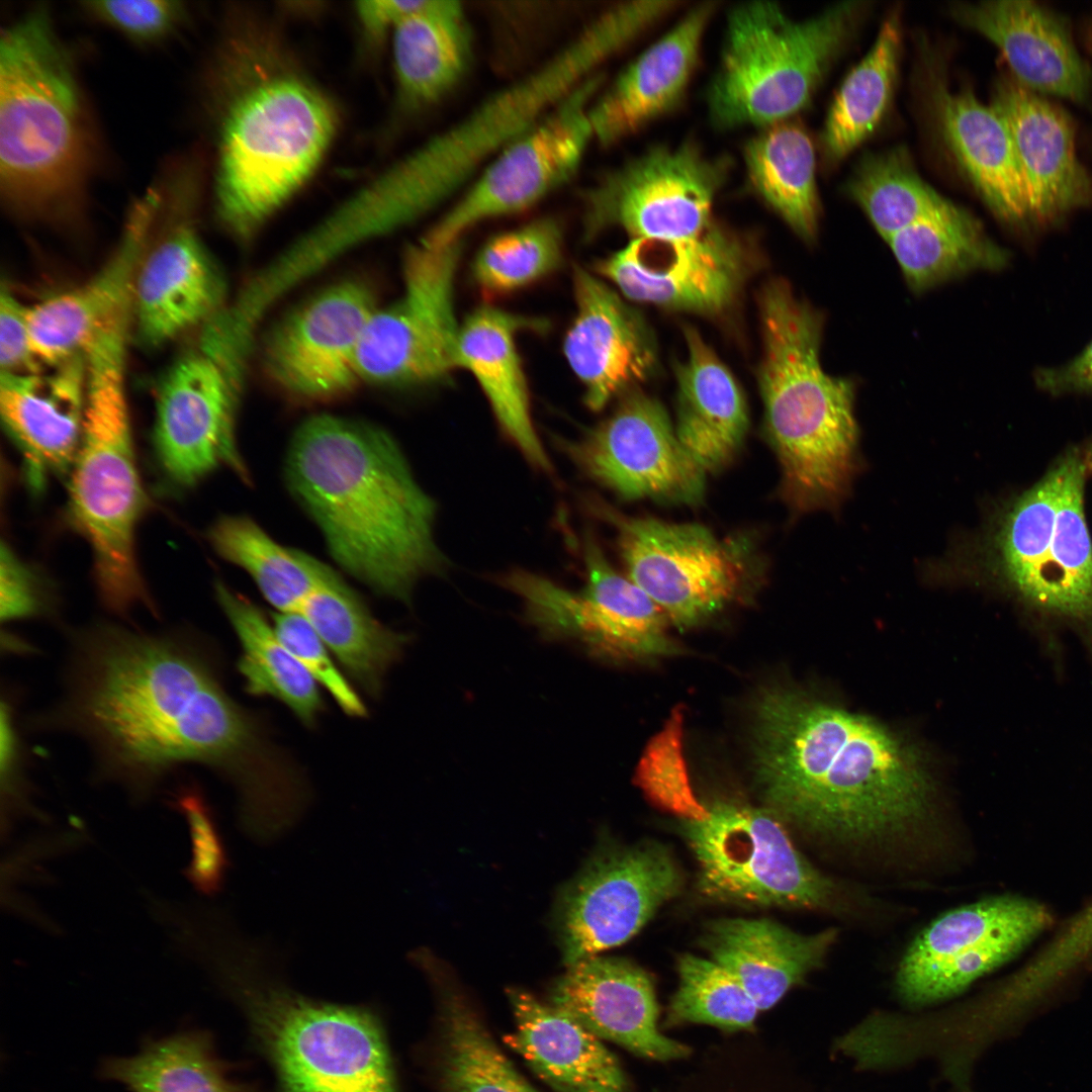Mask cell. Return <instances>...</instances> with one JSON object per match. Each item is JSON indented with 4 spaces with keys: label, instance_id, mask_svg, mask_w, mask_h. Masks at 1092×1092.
<instances>
[{
    "label": "cell",
    "instance_id": "cell-1",
    "mask_svg": "<svg viewBox=\"0 0 1092 1092\" xmlns=\"http://www.w3.org/2000/svg\"><path fill=\"white\" fill-rule=\"evenodd\" d=\"M64 694L43 720L84 739L104 781L135 804L184 764L217 772L236 789L244 831L292 822L309 791L258 719L226 693L196 641L98 625L75 634Z\"/></svg>",
    "mask_w": 1092,
    "mask_h": 1092
},
{
    "label": "cell",
    "instance_id": "cell-2",
    "mask_svg": "<svg viewBox=\"0 0 1092 1092\" xmlns=\"http://www.w3.org/2000/svg\"><path fill=\"white\" fill-rule=\"evenodd\" d=\"M754 720L756 784L784 822L857 842L899 834L927 815L929 776L876 721L780 689L759 696Z\"/></svg>",
    "mask_w": 1092,
    "mask_h": 1092
},
{
    "label": "cell",
    "instance_id": "cell-3",
    "mask_svg": "<svg viewBox=\"0 0 1092 1092\" xmlns=\"http://www.w3.org/2000/svg\"><path fill=\"white\" fill-rule=\"evenodd\" d=\"M213 198L235 237L250 239L314 175L339 129L333 99L283 41L233 23L211 63Z\"/></svg>",
    "mask_w": 1092,
    "mask_h": 1092
},
{
    "label": "cell",
    "instance_id": "cell-4",
    "mask_svg": "<svg viewBox=\"0 0 1092 1092\" xmlns=\"http://www.w3.org/2000/svg\"><path fill=\"white\" fill-rule=\"evenodd\" d=\"M285 473L335 560L380 595L406 603L422 577L444 568L436 503L385 431L313 416L292 437Z\"/></svg>",
    "mask_w": 1092,
    "mask_h": 1092
},
{
    "label": "cell",
    "instance_id": "cell-5",
    "mask_svg": "<svg viewBox=\"0 0 1092 1092\" xmlns=\"http://www.w3.org/2000/svg\"><path fill=\"white\" fill-rule=\"evenodd\" d=\"M758 308L757 382L783 497L797 514L836 510L859 463L854 383L823 370L824 315L786 280L763 285Z\"/></svg>",
    "mask_w": 1092,
    "mask_h": 1092
},
{
    "label": "cell",
    "instance_id": "cell-6",
    "mask_svg": "<svg viewBox=\"0 0 1092 1092\" xmlns=\"http://www.w3.org/2000/svg\"><path fill=\"white\" fill-rule=\"evenodd\" d=\"M94 136L73 59L49 9L33 7L0 38V191L27 216L64 213L81 199Z\"/></svg>",
    "mask_w": 1092,
    "mask_h": 1092
},
{
    "label": "cell",
    "instance_id": "cell-7",
    "mask_svg": "<svg viewBox=\"0 0 1092 1092\" xmlns=\"http://www.w3.org/2000/svg\"><path fill=\"white\" fill-rule=\"evenodd\" d=\"M266 956L233 929L210 935L196 965L242 1007L280 1092H397L377 1016L303 996L267 971Z\"/></svg>",
    "mask_w": 1092,
    "mask_h": 1092
},
{
    "label": "cell",
    "instance_id": "cell-8",
    "mask_svg": "<svg viewBox=\"0 0 1092 1092\" xmlns=\"http://www.w3.org/2000/svg\"><path fill=\"white\" fill-rule=\"evenodd\" d=\"M615 52L609 31L587 24L544 64L486 97L358 189L349 199L355 217L381 237L428 213Z\"/></svg>",
    "mask_w": 1092,
    "mask_h": 1092
},
{
    "label": "cell",
    "instance_id": "cell-9",
    "mask_svg": "<svg viewBox=\"0 0 1092 1092\" xmlns=\"http://www.w3.org/2000/svg\"><path fill=\"white\" fill-rule=\"evenodd\" d=\"M1091 473L1092 443L1071 448L981 534L959 541L933 574L992 582L1043 613L1092 619V539L1084 511Z\"/></svg>",
    "mask_w": 1092,
    "mask_h": 1092
},
{
    "label": "cell",
    "instance_id": "cell-10",
    "mask_svg": "<svg viewBox=\"0 0 1092 1092\" xmlns=\"http://www.w3.org/2000/svg\"><path fill=\"white\" fill-rule=\"evenodd\" d=\"M132 318L112 317L85 350L86 408L82 438L69 473V514L89 543L99 596L125 614L153 609L139 571L135 532L147 496L139 474L125 389Z\"/></svg>",
    "mask_w": 1092,
    "mask_h": 1092
},
{
    "label": "cell",
    "instance_id": "cell-11",
    "mask_svg": "<svg viewBox=\"0 0 1092 1092\" xmlns=\"http://www.w3.org/2000/svg\"><path fill=\"white\" fill-rule=\"evenodd\" d=\"M861 4L838 3L803 20L770 1L731 8L706 93L713 125L760 129L790 120L809 103L852 32Z\"/></svg>",
    "mask_w": 1092,
    "mask_h": 1092
},
{
    "label": "cell",
    "instance_id": "cell-12",
    "mask_svg": "<svg viewBox=\"0 0 1092 1092\" xmlns=\"http://www.w3.org/2000/svg\"><path fill=\"white\" fill-rule=\"evenodd\" d=\"M707 808L705 820L680 822L705 898L757 907L840 908L837 885L798 850L776 814L732 801Z\"/></svg>",
    "mask_w": 1092,
    "mask_h": 1092
},
{
    "label": "cell",
    "instance_id": "cell-13",
    "mask_svg": "<svg viewBox=\"0 0 1092 1092\" xmlns=\"http://www.w3.org/2000/svg\"><path fill=\"white\" fill-rule=\"evenodd\" d=\"M198 330L162 375L155 399V456L181 488L222 466L248 478L236 441L244 369L208 329Z\"/></svg>",
    "mask_w": 1092,
    "mask_h": 1092
},
{
    "label": "cell",
    "instance_id": "cell-14",
    "mask_svg": "<svg viewBox=\"0 0 1092 1092\" xmlns=\"http://www.w3.org/2000/svg\"><path fill=\"white\" fill-rule=\"evenodd\" d=\"M731 169L729 157L709 156L693 141L653 146L583 191V236L620 228L631 239L697 237L713 223Z\"/></svg>",
    "mask_w": 1092,
    "mask_h": 1092
},
{
    "label": "cell",
    "instance_id": "cell-15",
    "mask_svg": "<svg viewBox=\"0 0 1092 1092\" xmlns=\"http://www.w3.org/2000/svg\"><path fill=\"white\" fill-rule=\"evenodd\" d=\"M581 552L585 584L578 592L522 569L497 581L522 599L528 622L546 639H575L611 657L678 653L666 634L663 611L611 565L589 532L584 533Z\"/></svg>",
    "mask_w": 1092,
    "mask_h": 1092
},
{
    "label": "cell",
    "instance_id": "cell-16",
    "mask_svg": "<svg viewBox=\"0 0 1092 1092\" xmlns=\"http://www.w3.org/2000/svg\"><path fill=\"white\" fill-rule=\"evenodd\" d=\"M601 84L593 74L503 148L421 242L447 247L476 223L522 211L567 183L595 141L588 110Z\"/></svg>",
    "mask_w": 1092,
    "mask_h": 1092
},
{
    "label": "cell",
    "instance_id": "cell-17",
    "mask_svg": "<svg viewBox=\"0 0 1092 1092\" xmlns=\"http://www.w3.org/2000/svg\"><path fill=\"white\" fill-rule=\"evenodd\" d=\"M459 242L444 248L420 243L403 258V290L370 317L357 353L360 380L415 385L444 379L458 365L454 285Z\"/></svg>",
    "mask_w": 1092,
    "mask_h": 1092
},
{
    "label": "cell",
    "instance_id": "cell-18",
    "mask_svg": "<svg viewBox=\"0 0 1092 1092\" xmlns=\"http://www.w3.org/2000/svg\"><path fill=\"white\" fill-rule=\"evenodd\" d=\"M588 509L616 528L627 576L679 628L726 606L744 578V556L699 524L622 515L599 499Z\"/></svg>",
    "mask_w": 1092,
    "mask_h": 1092
},
{
    "label": "cell",
    "instance_id": "cell-19",
    "mask_svg": "<svg viewBox=\"0 0 1092 1092\" xmlns=\"http://www.w3.org/2000/svg\"><path fill=\"white\" fill-rule=\"evenodd\" d=\"M681 885L679 867L658 842L597 850L558 897L555 925L564 965L628 941Z\"/></svg>",
    "mask_w": 1092,
    "mask_h": 1092
},
{
    "label": "cell",
    "instance_id": "cell-20",
    "mask_svg": "<svg viewBox=\"0 0 1092 1092\" xmlns=\"http://www.w3.org/2000/svg\"><path fill=\"white\" fill-rule=\"evenodd\" d=\"M159 182L170 219L143 259L132 295V327L148 348L199 329L224 307L222 277L189 216L200 186L196 165L179 162Z\"/></svg>",
    "mask_w": 1092,
    "mask_h": 1092
},
{
    "label": "cell",
    "instance_id": "cell-21",
    "mask_svg": "<svg viewBox=\"0 0 1092 1092\" xmlns=\"http://www.w3.org/2000/svg\"><path fill=\"white\" fill-rule=\"evenodd\" d=\"M752 243L717 221L681 240L631 239L595 264L629 300L700 315L732 307L755 267Z\"/></svg>",
    "mask_w": 1092,
    "mask_h": 1092
},
{
    "label": "cell",
    "instance_id": "cell-22",
    "mask_svg": "<svg viewBox=\"0 0 1092 1092\" xmlns=\"http://www.w3.org/2000/svg\"><path fill=\"white\" fill-rule=\"evenodd\" d=\"M559 446L586 476L622 498L696 505L706 472L680 443L662 403L638 387L574 441Z\"/></svg>",
    "mask_w": 1092,
    "mask_h": 1092
},
{
    "label": "cell",
    "instance_id": "cell-23",
    "mask_svg": "<svg viewBox=\"0 0 1092 1092\" xmlns=\"http://www.w3.org/2000/svg\"><path fill=\"white\" fill-rule=\"evenodd\" d=\"M1051 922L1041 905L995 897L956 908L930 923L904 954L899 997L924 1006L949 998L1016 956Z\"/></svg>",
    "mask_w": 1092,
    "mask_h": 1092
},
{
    "label": "cell",
    "instance_id": "cell-24",
    "mask_svg": "<svg viewBox=\"0 0 1092 1092\" xmlns=\"http://www.w3.org/2000/svg\"><path fill=\"white\" fill-rule=\"evenodd\" d=\"M377 308L372 290L356 280L320 292L268 333L262 348L268 375L302 398L324 400L347 393L360 380L357 353Z\"/></svg>",
    "mask_w": 1092,
    "mask_h": 1092
},
{
    "label": "cell",
    "instance_id": "cell-25",
    "mask_svg": "<svg viewBox=\"0 0 1092 1092\" xmlns=\"http://www.w3.org/2000/svg\"><path fill=\"white\" fill-rule=\"evenodd\" d=\"M162 192L158 181L131 204L118 242L86 282L27 306L33 355L51 366L84 354L97 332L132 303L133 288L156 226Z\"/></svg>",
    "mask_w": 1092,
    "mask_h": 1092
},
{
    "label": "cell",
    "instance_id": "cell-26",
    "mask_svg": "<svg viewBox=\"0 0 1092 1092\" xmlns=\"http://www.w3.org/2000/svg\"><path fill=\"white\" fill-rule=\"evenodd\" d=\"M573 292L576 312L563 352L583 386L584 403L597 412L655 374L658 347L644 315L579 266Z\"/></svg>",
    "mask_w": 1092,
    "mask_h": 1092
},
{
    "label": "cell",
    "instance_id": "cell-27",
    "mask_svg": "<svg viewBox=\"0 0 1092 1092\" xmlns=\"http://www.w3.org/2000/svg\"><path fill=\"white\" fill-rule=\"evenodd\" d=\"M991 106L1005 121L1025 177L1034 241L1092 206V176L1078 159L1068 114L1013 77L995 86Z\"/></svg>",
    "mask_w": 1092,
    "mask_h": 1092
},
{
    "label": "cell",
    "instance_id": "cell-28",
    "mask_svg": "<svg viewBox=\"0 0 1092 1092\" xmlns=\"http://www.w3.org/2000/svg\"><path fill=\"white\" fill-rule=\"evenodd\" d=\"M86 384L85 353L33 371L1 372L2 424L33 490L71 471L82 438Z\"/></svg>",
    "mask_w": 1092,
    "mask_h": 1092
},
{
    "label": "cell",
    "instance_id": "cell-29",
    "mask_svg": "<svg viewBox=\"0 0 1092 1092\" xmlns=\"http://www.w3.org/2000/svg\"><path fill=\"white\" fill-rule=\"evenodd\" d=\"M566 968L550 989L551 1005L602 1040L651 1061L680 1060L690 1054L688 1045L660 1030L654 985L642 968L604 957Z\"/></svg>",
    "mask_w": 1092,
    "mask_h": 1092
},
{
    "label": "cell",
    "instance_id": "cell-30",
    "mask_svg": "<svg viewBox=\"0 0 1092 1092\" xmlns=\"http://www.w3.org/2000/svg\"><path fill=\"white\" fill-rule=\"evenodd\" d=\"M717 2H702L627 65L593 100L594 138L609 147L674 111L685 99Z\"/></svg>",
    "mask_w": 1092,
    "mask_h": 1092
},
{
    "label": "cell",
    "instance_id": "cell-31",
    "mask_svg": "<svg viewBox=\"0 0 1092 1092\" xmlns=\"http://www.w3.org/2000/svg\"><path fill=\"white\" fill-rule=\"evenodd\" d=\"M953 18L1003 54L1013 78L1035 93L1083 103L1092 92V68L1080 56L1065 17L1033 1L957 3Z\"/></svg>",
    "mask_w": 1092,
    "mask_h": 1092
},
{
    "label": "cell",
    "instance_id": "cell-32",
    "mask_svg": "<svg viewBox=\"0 0 1092 1092\" xmlns=\"http://www.w3.org/2000/svg\"><path fill=\"white\" fill-rule=\"evenodd\" d=\"M933 101L941 136L977 194L1000 222L1033 243L1029 191L1003 118L970 90L937 86Z\"/></svg>",
    "mask_w": 1092,
    "mask_h": 1092
},
{
    "label": "cell",
    "instance_id": "cell-33",
    "mask_svg": "<svg viewBox=\"0 0 1092 1092\" xmlns=\"http://www.w3.org/2000/svg\"><path fill=\"white\" fill-rule=\"evenodd\" d=\"M548 323L483 305L460 325L458 365L478 382L506 436L535 468L552 473L533 424L527 381L516 346L520 332H543Z\"/></svg>",
    "mask_w": 1092,
    "mask_h": 1092
},
{
    "label": "cell",
    "instance_id": "cell-34",
    "mask_svg": "<svg viewBox=\"0 0 1092 1092\" xmlns=\"http://www.w3.org/2000/svg\"><path fill=\"white\" fill-rule=\"evenodd\" d=\"M507 994L515 1027L506 1043L548 1086L557 1092H627V1076L600 1037L524 990Z\"/></svg>",
    "mask_w": 1092,
    "mask_h": 1092
},
{
    "label": "cell",
    "instance_id": "cell-35",
    "mask_svg": "<svg viewBox=\"0 0 1092 1092\" xmlns=\"http://www.w3.org/2000/svg\"><path fill=\"white\" fill-rule=\"evenodd\" d=\"M837 931L801 934L770 919L721 918L710 922L702 945L729 971L760 1011L774 1007L819 968Z\"/></svg>",
    "mask_w": 1092,
    "mask_h": 1092
},
{
    "label": "cell",
    "instance_id": "cell-36",
    "mask_svg": "<svg viewBox=\"0 0 1092 1092\" xmlns=\"http://www.w3.org/2000/svg\"><path fill=\"white\" fill-rule=\"evenodd\" d=\"M687 357L676 365V435L707 472L725 467L748 430L743 392L728 367L700 333L684 330Z\"/></svg>",
    "mask_w": 1092,
    "mask_h": 1092
},
{
    "label": "cell",
    "instance_id": "cell-37",
    "mask_svg": "<svg viewBox=\"0 0 1092 1092\" xmlns=\"http://www.w3.org/2000/svg\"><path fill=\"white\" fill-rule=\"evenodd\" d=\"M390 36L396 99L402 110L436 103L466 71L471 39L459 2L421 0Z\"/></svg>",
    "mask_w": 1092,
    "mask_h": 1092
},
{
    "label": "cell",
    "instance_id": "cell-38",
    "mask_svg": "<svg viewBox=\"0 0 1092 1092\" xmlns=\"http://www.w3.org/2000/svg\"><path fill=\"white\" fill-rule=\"evenodd\" d=\"M296 613L368 695H380L388 669L410 641L407 635L380 623L336 574L313 590Z\"/></svg>",
    "mask_w": 1092,
    "mask_h": 1092
},
{
    "label": "cell",
    "instance_id": "cell-39",
    "mask_svg": "<svg viewBox=\"0 0 1092 1092\" xmlns=\"http://www.w3.org/2000/svg\"><path fill=\"white\" fill-rule=\"evenodd\" d=\"M748 182L759 198L803 241H815L819 226L814 145L792 119L763 128L743 148Z\"/></svg>",
    "mask_w": 1092,
    "mask_h": 1092
},
{
    "label": "cell",
    "instance_id": "cell-40",
    "mask_svg": "<svg viewBox=\"0 0 1092 1092\" xmlns=\"http://www.w3.org/2000/svg\"><path fill=\"white\" fill-rule=\"evenodd\" d=\"M908 286L922 292L973 272L1010 265V251L996 243L964 208L957 214L910 225L888 241Z\"/></svg>",
    "mask_w": 1092,
    "mask_h": 1092
},
{
    "label": "cell",
    "instance_id": "cell-41",
    "mask_svg": "<svg viewBox=\"0 0 1092 1092\" xmlns=\"http://www.w3.org/2000/svg\"><path fill=\"white\" fill-rule=\"evenodd\" d=\"M216 599L242 648L238 669L252 696H269L285 704L306 726L324 711L317 682L282 644L273 625L249 599L221 582Z\"/></svg>",
    "mask_w": 1092,
    "mask_h": 1092
},
{
    "label": "cell",
    "instance_id": "cell-42",
    "mask_svg": "<svg viewBox=\"0 0 1092 1092\" xmlns=\"http://www.w3.org/2000/svg\"><path fill=\"white\" fill-rule=\"evenodd\" d=\"M441 983L440 1081L443 1092H539L499 1050L467 1000L445 982L432 953L413 958Z\"/></svg>",
    "mask_w": 1092,
    "mask_h": 1092
},
{
    "label": "cell",
    "instance_id": "cell-43",
    "mask_svg": "<svg viewBox=\"0 0 1092 1092\" xmlns=\"http://www.w3.org/2000/svg\"><path fill=\"white\" fill-rule=\"evenodd\" d=\"M900 15L890 14L863 59L835 94L821 132L823 155L831 165L844 159L876 129L893 96L901 50Z\"/></svg>",
    "mask_w": 1092,
    "mask_h": 1092
},
{
    "label": "cell",
    "instance_id": "cell-44",
    "mask_svg": "<svg viewBox=\"0 0 1092 1092\" xmlns=\"http://www.w3.org/2000/svg\"><path fill=\"white\" fill-rule=\"evenodd\" d=\"M217 553L244 569L278 613H296L334 573L307 554L286 548L246 517L220 518L209 531Z\"/></svg>",
    "mask_w": 1092,
    "mask_h": 1092
},
{
    "label": "cell",
    "instance_id": "cell-45",
    "mask_svg": "<svg viewBox=\"0 0 1092 1092\" xmlns=\"http://www.w3.org/2000/svg\"><path fill=\"white\" fill-rule=\"evenodd\" d=\"M846 189L886 242L917 222L949 217L963 209L927 184L899 149L867 156Z\"/></svg>",
    "mask_w": 1092,
    "mask_h": 1092
},
{
    "label": "cell",
    "instance_id": "cell-46",
    "mask_svg": "<svg viewBox=\"0 0 1092 1092\" xmlns=\"http://www.w3.org/2000/svg\"><path fill=\"white\" fill-rule=\"evenodd\" d=\"M103 1074L130 1092H245L199 1031L154 1040L132 1057L110 1060Z\"/></svg>",
    "mask_w": 1092,
    "mask_h": 1092
},
{
    "label": "cell",
    "instance_id": "cell-47",
    "mask_svg": "<svg viewBox=\"0 0 1092 1092\" xmlns=\"http://www.w3.org/2000/svg\"><path fill=\"white\" fill-rule=\"evenodd\" d=\"M678 986L668 1005L666 1024H706L725 1031L754 1027L759 1013L738 980L711 959L679 958Z\"/></svg>",
    "mask_w": 1092,
    "mask_h": 1092
},
{
    "label": "cell",
    "instance_id": "cell-48",
    "mask_svg": "<svg viewBox=\"0 0 1092 1092\" xmlns=\"http://www.w3.org/2000/svg\"><path fill=\"white\" fill-rule=\"evenodd\" d=\"M563 237L557 220L535 219L489 240L478 252L472 276L485 292H510L556 270Z\"/></svg>",
    "mask_w": 1092,
    "mask_h": 1092
},
{
    "label": "cell",
    "instance_id": "cell-49",
    "mask_svg": "<svg viewBox=\"0 0 1092 1092\" xmlns=\"http://www.w3.org/2000/svg\"><path fill=\"white\" fill-rule=\"evenodd\" d=\"M681 724L682 713L678 708L648 744L636 777L639 787L655 805L682 820L702 821L709 811L691 788L682 753Z\"/></svg>",
    "mask_w": 1092,
    "mask_h": 1092
},
{
    "label": "cell",
    "instance_id": "cell-50",
    "mask_svg": "<svg viewBox=\"0 0 1092 1092\" xmlns=\"http://www.w3.org/2000/svg\"><path fill=\"white\" fill-rule=\"evenodd\" d=\"M169 806L185 821L190 856L183 875L192 888L205 896L217 894L225 881L229 856L214 814L196 786H183Z\"/></svg>",
    "mask_w": 1092,
    "mask_h": 1092
},
{
    "label": "cell",
    "instance_id": "cell-51",
    "mask_svg": "<svg viewBox=\"0 0 1092 1092\" xmlns=\"http://www.w3.org/2000/svg\"><path fill=\"white\" fill-rule=\"evenodd\" d=\"M272 625L282 644L328 691L344 713L351 717L367 715L363 701L335 664L327 645L301 614L278 613Z\"/></svg>",
    "mask_w": 1092,
    "mask_h": 1092
},
{
    "label": "cell",
    "instance_id": "cell-52",
    "mask_svg": "<svg viewBox=\"0 0 1092 1092\" xmlns=\"http://www.w3.org/2000/svg\"><path fill=\"white\" fill-rule=\"evenodd\" d=\"M80 7L90 18L141 44L166 39L187 16L186 3L177 0H94L80 2Z\"/></svg>",
    "mask_w": 1092,
    "mask_h": 1092
},
{
    "label": "cell",
    "instance_id": "cell-53",
    "mask_svg": "<svg viewBox=\"0 0 1092 1092\" xmlns=\"http://www.w3.org/2000/svg\"><path fill=\"white\" fill-rule=\"evenodd\" d=\"M1 762V841L4 844L13 834L15 825L24 818L47 820L30 799V793L19 768V744L11 708L1 703L0 718Z\"/></svg>",
    "mask_w": 1092,
    "mask_h": 1092
},
{
    "label": "cell",
    "instance_id": "cell-54",
    "mask_svg": "<svg viewBox=\"0 0 1092 1092\" xmlns=\"http://www.w3.org/2000/svg\"><path fill=\"white\" fill-rule=\"evenodd\" d=\"M44 601L31 569L5 542L0 551V617L2 622L40 615Z\"/></svg>",
    "mask_w": 1092,
    "mask_h": 1092
},
{
    "label": "cell",
    "instance_id": "cell-55",
    "mask_svg": "<svg viewBox=\"0 0 1092 1092\" xmlns=\"http://www.w3.org/2000/svg\"><path fill=\"white\" fill-rule=\"evenodd\" d=\"M1 372H26L41 368L31 348L27 306L2 284L0 295Z\"/></svg>",
    "mask_w": 1092,
    "mask_h": 1092
},
{
    "label": "cell",
    "instance_id": "cell-56",
    "mask_svg": "<svg viewBox=\"0 0 1092 1092\" xmlns=\"http://www.w3.org/2000/svg\"><path fill=\"white\" fill-rule=\"evenodd\" d=\"M1031 378L1038 390L1051 396H1092V339L1066 362L1037 366Z\"/></svg>",
    "mask_w": 1092,
    "mask_h": 1092
},
{
    "label": "cell",
    "instance_id": "cell-57",
    "mask_svg": "<svg viewBox=\"0 0 1092 1092\" xmlns=\"http://www.w3.org/2000/svg\"><path fill=\"white\" fill-rule=\"evenodd\" d=\"M420 1H360L356 3L355 10L364 34L377 40L391 34L400 20L413 11Z\"/></svg>",
    "mask_w": 1092,
    "mask_h": 1092
},
{
    "label": "cell",
    "instance_id": "cell-58",
    "mask_svg": "<svg viewBox=\"0 0 1092 1092\" xmlns=\"http://www.w3.org/2000/svg\"><path fill=\"white\" fill-rule=\"evenodd\" d=\"M1087 42L1089 44L1090 50L1092 51V24L1090 25L1088 33H1087Z\"/></svg>",
    "mask_w": 1092,
    "mask_h": 1092
},
{
    "label": "cell",
    "instance_id": "cell-59",
    "mask_svg": "<svg viewBox=\"0 0 1092 1092\" xmlns=\"http://www.w3.org/2000/svg\"><path fill=\"white\" fill-rule=\"evenodd\" d=\"M216 321H217V314H216ZM217 323H218V321H217ZM218 325H219V323H218ZM219 327H220V325H219ZM220 329H221V327H220ZM221 331H222V329H221ZM222 333L224 334V332H222ZM224 336H225V334H224ZM225 337H226V336H225ZM226 339H228V338H226ZM229 341H230V340H229ZM230 343H231V341H230ZM231 344H232V343H231ZM232 345H233V344H232ZM233 347H234V346H233ZM234 348H235V347H234ZM235 349H236V348H235ZM236 351L238 352V350H237V349H236ZM238 353H239V352H238ZM239 354H240V353H239ZM240 355H241V354H240ZM242 357L246 359V357H244V356H242Z\"/></svg>",
    "mask_w": 1092,
    "mask_h": 1092
}]
</instances>
